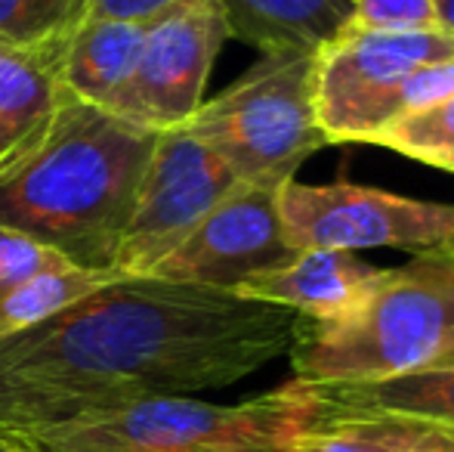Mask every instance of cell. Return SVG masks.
<instances>
[{
	"instance_id": "obj_16",
	"label": "cell",
	"mask_w": 454,
	"mask_h": 452,
	"mask_svg": "<svg viewBox=\"0 0 454 452\" xmlns=\"http://www.w3.org/2000/svg\"><path fill=\"white\" fill-rule=\"evenodd\" d=\"M114 270H62V273H41L25 282L4 285L0 289V341L37 326L47 316L59 313L62 307L81 301L90 291L102 289L106 282L118 279Z\"/></svg>"
},
{
	"instance_id": "obj_3",
	"label": "cell",
	"mask_w": 454,
	"mask_h": 452,
	"mask_svg": "<svg viewBox=\"0 0 454 452\" xmlns=\"http://www.w3.org/2000/svg\"><path fill=\"white\" fill-rule=\"evenodd\" d=\"M454 347V251L430 248L383 270L359 310L328 326L303 320L291 347L294 378L362 385L430 369Z\"/></svg>"
},
{
	"instance_id": "obj_26",
	"label": "cell",
	"mask_w": 454,
	"mask_h": 452,
	"mask_svg": "<svg viewBox=\"0 0 454 452\" xmlns=\"http://www.w3.org/2000/svg\"><path fill=\"white\" fill-rule=\"evenodd\" d=\"M433 366H439V369H454V347L449 350V353H442V356H439V360L433 362Z\"/></svg>"
},
{
	"instance_id": "obj_20",
	"label": "cell",
	"mask_w": 454,
	"mask_h": 452,
	"mask_svg": "<svg viewBox=\"0 0 454 452\" xmlns=\"http://www.w3.org/2000/svg\"><path fill=\"white\" fill-rule=\"evenodd\" d=\"M347 28L387 31V35H414L439 28L436 0H353Z\"/></svg>"
},
{
	"instance_id": "obj_11",
	"label": "cell",
	"mask_w": 454,
	"mask_h": 452,
	"mask_svg": "<svg viewBox=\"0 0 454 452\" xmlns=\"http://www.w3.org/2000/svg\"><path fill=\"white\" fill-rule=\"evenodd\" d=\"M68 37L35 47L0 41V183L16 174L53 133L68 87L62 81Z\"/></svg>"
},
{
	"instance_id": "obj_21",
	"label": "cell",
	"mask_w": 454,
	"mask_h": 452,
	"mask_svg": "<svg viewBox=\"0 0 454 452\" xmlns=\"http://www.w3.org/2000/svg\"><path fill=\"white\" fill-rule=\"evenodd\" d=\"M62 270H74V264H68L62 254H56L53 248L41 245V242L28 239V235L0 226V289L4 285L25 282L31 276H41V273H62Z\"/></svg>"
},
{
	"instance_id": "obj_15",
	"label": "cell",
	"mask_w": 454,
	"mask_h": 452,
	"mask_svg": "<svg viewBox=\"0 0 454 452\" xmlns=\"http://www.w3.org/2000/svg\"><path fill=\"white\" fill-rule=\"evenodd\" d=\"M145 31L143 22H121V19H84L68 37L62 81L68 93L99 109L114 103L137 68Z\"/></svg>"
},
{
	"instance_id": "obj_22",
	"label": "cell",
	"mask_w": 454,
	"mask_h": 452,
	"mask_svg": "<svg viewBox=\"0 0 454 452\" xmlns=\"http://www.w3.org/2000/svg\"><path fill=\"white\" fill-rule=\"evenodd\" d=\"M183 0H90L93 19H121V22H155Z\"/></svg>"
},
{
	"instance_id": "obj_13",
	"label": "cell",
	"mask_w": 454,
	"mask_h": 452,
	"mask_svg": "<svg viewBox=\"0 0 454 452\" xmlns=\"http://www.w3.org/2000/svg\"><path fill=\"white\" fill-rule=\"evenodd\" d=\"M229 37L270 53H318L349 22L353 0H220Z\"/></svg>"
},
{
	"instance_id": "obj_6",
	"label": "cell",
	"mask_w": 454,
	"mask_h": 452,
	"mask_svg": "<svg viewBox=\"0 0 454 452\" xmlns=\"http://www.w3.org/2000/svg\"><path fill=\"white\" fill-rule=\"evenodd\" d=\"M241 183L285 186L325 137L316 115V53H270L185 121Z\"/></svg>"
},
{
	"instance_id": "obj_25",
	"label": "cell",
	"mask_w": 454,
	"mask_h": 452,
	"mask_svg": "<svg viewBox=\"0 0 454 452\" xmlns=\"http://www.w3.org/2000/svg\"><path fill=\"white\" fill-rule=\"evenodd\" d=\"M436 12H439V28L454 37V0H436Z\"/></svg>"
},
{
	"instance_id": "obj_10",
	"label": "cell",
	"mask_w": 454,
	"mask_h": 452,
	"mask_svg": "<svg viewBox=\"0 0 454 452\" xmlns=\"http://www.w3.org/2000/svg\"><path fill=\"white\" fill-rule=\"evenodd\" d=\"M278 193L281 186L239 180L149 276L235 291L247 279L291 264L297 251L281 226Z\"/></svg>"
},
{
	"instance_id": "obj_8",
	"label": "cell",
	"mask_w": 454,
	"mask_h": 452,
	"mask_svg": "<svg viewBox=\"0 0 454 452\" xmlns=\"http://www.w3.org/2000/svg\"><path fill=\"white\" fill-rule=\"evenodd\" d=\"M235 183L239 177L185 124L161 131L114 254V273L149 276Z\"/></svg>"
},
{
	"instance_id": "obj_12",
	"label": "cell",
	"mask_w": 454,
	"mask_h": 452,
	"mask_svg": "<svg viewBox=\"0 0 454 452\" xmlns=\"http://www.w3.org/2000/svg\"><path fill=\"white\" fill-rule=\"evenodd\" d=\"M380 276L383 266L364 264L353 251L316 248V251H297V258L278 270L247 279L235 289V295L287 307L306 322L328 326L359 310Z\"/></svg>"
},
{
	"instance_id": "obj_19",
	"label": "cell",
	"mask_w": 454,
	"mask_h": 452,
	"mask_svg": "<svg viewBox=\"0 0 454 452\" xmlns=\"http://www.w3.org/2000/svg\"><path fill=\"white\" fill-rule=\"evenodd\" d=\"M90 19V0H0V41L35 47L72 37Z\"/></svg>"
},
{
	"instance_id": "obj_7",
	"label": "cell",
	"mask_w": 454,
	"mask_h": 452,
	"mask_svg": "<svg viewBox=\"0 0 454 452\" xmlns=\"http://www.w3.org/2000/svg\"><path fill=\"white\" fill-rule=\"evenodd\" d=\"M281 226L294 251H430L454 242V205L418 202L359 183L287 180L278 193Z\"/></svg>"
},
{
	"instance_id": "obj_23",
	"label": "cell",
	"mask_w": 454,
	"mask_h": 452,
	"mask_svg": "<svg viewBox=\"0 0 454 452\" xmlns=\"http://www.w3.org/2000/svg\"><path fill=\"white\" fill-rule=\"evenodd\" d=\"M411 452H454V431L430 424V428H427V434L420 437L418 447H414Z\"/></svg>"
},
{
	"instance_id": "obj_27",
	"label": "cell",
	"mask_w": 454,
	"mask_h": 452,
	"mask_svg": "<svg viewBox=\"0 0 454 452\" xmlns=\"http://www.w3.org/2000/svg\"><path fill=\"white\" fill-rule=\"evenodd\" d=\"M449 248H451V251H454V242H451V245H449Z\"/></svg>"
},
{
	"instance_id": "obj_4",
	"label": "cell",
	"mask_w": 454,
	"mask_h": 452,
	"mask_svg": "<svg viewBox=\"0 0 454 452\" xmlns=\"http://www.w3.org/2000/svg\"><path fill=\"white\" fill-rule=\"evenodd\" d=\"M328 418L316 385H287L235 406L158 397L28 434L43 452H278ZM25 437V434H22Z\"/></svg>"
},
{
	"instance_id": "obj_2",
	"label": "cell",
	"mask_w": 454,
	"mask_h": 452,
	"mask_svg": "<svg viewBox=\"0 0 454 452\" xmlns=\"http://www.w3.org/2000/svg\"><path fill=\"white\" fill-rule=\"evenodd\" d=\"M158 131L68 93L47 143L0 183V226L81 270H114Z\"/></svg>"
},
{
	"instance_id": "obj_5",
	"label": "cell",
	"mask_w": 454,
	"mask_h": 452,
	"mask_svg": "<svg viewBox=\"0 0 454 452\" xmlns=\"http://www.w3.org/2000/svg\"><path fill=\"white\" fill-rule=\"evenodd\" d=\"M454 93V37L445 31L343 28L316 53V115L325 143H371L402 115Z\"/></svg>"
},
{
	"instance_id": "obj_24",
	"label": "cell",
	"mask_w": 454,
	"mask_h": 452,
	"mask_svg": "<svg viewBox=\"0 0 454 452\" xmlns=\"http://www.w3.org/2000/svg\"><path fill=\"white\" fill-rule=\"evenodd\" d=\"M0 452H43L35 440L16 434V431H4L0 428Z\"/></svg>"
},
{
	"instance_id": "obj_9",
	"label": "cell",
	"mask_w": 454,
	"mask_h": 452,
	"mask_svg": "<svg viewBox=\"0 0 454 452\" xmlns=\"http://www.w3.org/2000/svg\"><path fill=\"white\" fill-rule=\"evenodd\" d=\"M229 37L220 0H183L149 22L137 68L106 112L149 131L183 127L204 103L210 68Z\"/></svg>"
},
{
	"instance_id": "obj_1",
	"label": "cell",
	"mask_w": 454,
	"mask_h": 452,
	"mask_svg": "<svg viewBox=\"0 0 454 452\" xmlns=\"http://www.w3.org/2000/svg\"><path fill=\"white\" fill-rule=\"evenodd\" d=\"M303 316L204 285L118 276L0 341V428L37 434L139 400L220 391L291 353Z\"/></svg>"
},
{
	"instance_id": "obj_14",
	"label": "cell",
	"mask_w": 454,
	"mask_h": 452,
	"mask_svg": "<svg viewBox=\"0 0 454 452\" xmlns=\"http://www.w3.org/2000/svg\"><path fill=\"white\" fill-rule=\"evenodd\" d=\"M328 416H399L454 431V369H418L362 385H316Z\"/></svg>"
},
{
	"instance_id": "obj_17",
	"label": "cell",
	"mask_w": 454,
	"mask_h": 452,
	"mask_svg": "<svg viewBox=\"0 0 454 452\" xmlns=\"http://www.w3.org/2000/svg\"><path fill=\"white\" fill-rule=\"evenodd\" d=\"M427 428L399 416H328L278 452H411Z\"/></svg>"
},
{
	"instance_id": "obj_18",
	"label": "cell",
	"mask_w": 454,
	"mask_h": 452,
	"mask_svg": "<svg viewBox=\"0 0 454 452\" xmlns=\"http://www.w3.org/2000/svg\"><path fill=\"white\" fill-rule=\"evenodd\" d=\"M368 146H383L389 152L454 174V93L418 112L402 115L399 121L383 127Z\"/></svg>"
}]
</instances>
